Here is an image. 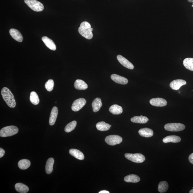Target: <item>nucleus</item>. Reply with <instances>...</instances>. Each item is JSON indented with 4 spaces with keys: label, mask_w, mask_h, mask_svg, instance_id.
Instances as JSON below:
<instances>
[{
    "label": "nucleus",
    "mask_w": 193,
    "mask_h": 193,
    "mask_svg": "<svg viewBox=\"0 0 193 193\" xmlns=\"http://www.w3.org/2000/svg\"><path fill=\"white\" fill-rule=\"evenodd\" d=\"M54 163V160L52 158H49L47 161L45 165V171L47 174H50L52 172Z\"/></svg>",
    "instance_id": "obj_25"
},
{
    "label": "nucleus",
    "mask_w": 193,
    "mask_h": 193,
    "mask_svg": "<svg viewBox=\"0 0 193 193\" xmlns=\"http://www.w3.org/2000/svg\"><path fill=\"white\" fill-rule=\"evenodd\" d=\"M69 153L71 155L79 160H82L84 158V155L82 152L75 149H71L69 150Z\"/></svg>",
    "instance_id": "obj_17"
},
{
    "label": "nucleus",
    "mask_w": 193,
    "mask_h": 193,
    "mask_svg": "<svg viewBox=\"0 0 193 193\" xmlns=\"http://www.w3.org/2000/svg\"><path fill=\"white\" fill-rule=\"evenodd\" d=\"M140 178L139 176L135 175H130L125 176L124 178V181L127 182H132V183H137L140 181Z\"/></svg>",
    "instance_id": "obj_26"
},
{
    "label": "nucleus",
    "mask_w": 193,
    "mask_h": 193,
    "mask_svg": "<svg viewBox=\"0 0 193 193\" xmlns=\"http://www.w3.org/2000/svg\"><path fill=\"white\" fill-rule=\"evenodd\" d=\"M15 189L18 192L21 193H26L29 190V188L24 184L18 183L15 184Z\"/></svg>",
    "instance_id": "obj_23"
},
{
    "label": "nucleus",
    "mask_w": 193,
    "mask_h": 193,
    "mask_svg": "<svg viewBox=\"0 0 193 193\" xmlns=\"http://www.w3.org/2000/svg\"><path fill=\"white\" fill-rule=\"evenodd\" d=\"M102 106L101 100L100 98H96L92 103V107L94 112H97L100 110Z\"/></svg>",
    "instance_id": "obj_20"
},
{
    "label": "nucleus",
    "mask_w": 193,
    "mask_h": 193,
    "mask_svg": "<svg viewBox=\"0 0 193 193\" xmlns=\"http://www.w3.org/2000/svg\"><path fill=\"white\" fill-rule=\"evenodd\" d=\"M117 58L119 62L125 68L130 70H133L134 69V66L132 64L123 56L118 55Z\"/></svg>",
    "instance_id": "obj_10"
},
{
    "label": "nucleus",
    "mask_w": 193,
    "mask_h": 193,
    "mask_svg": "<svg viewBox=\"0 0 193 193\" xmlns=\"http://www.w3.org/2000/svg\"><path fill=\"white\" fill-rule=\"evenodd\" d=\"M86 100L84 98H80L74 101L72 106V109L74 112L78 111L85 105Z\"/></svg>",
    "instance_id": "obj_8"
},
{
    "label": "nucleus",
    "mask_w": 193,
    "mask_h": 193,
    "mask_svg": "<svg viewBox=\"0 0 193 193\" xmlns=\"http://www.w3.org/2000/svg\"><path fill=\"white\" fill-rule=\"evenodd\" d=\"M1 94L3 100L10 108H14L16 105L15 97L11 91L7 87L3 88L1 90Z\"/></svg>",
    "instance_id": "obj_1"
},
{
    "label": "nucleus",
    "mask_w": 193,
    "mask_h": 193,
    "mask_svg": "<svg viewBox=\"0 0 193 193\" xmlns=\"http://www.w3.org/2000/svg\"><path fill=\"white\" fill-rule=\"evenodd\" d=\"M24 1L26 4L34 11L41 12L44 10L43 4L36 0H24Z\"/></svg>",
    "instance_id": "obj_4"
},
{
    "label": "nucleus",
    "mask_w": 193,
    "mask_h": 193,
    "mask_svg": "<svg viewBox=\"0 0 193 193\" xmlns=\"http://www.w3.org/2000/svg\"><path fill=\"white\" fill-rule=\"evenodd\" d=\"M93 31L91 28V24L87 22H84L81 23L79 28V32L82 36L88 40H91L93 37Z\"/></svg>",
    "instance_id": "obj_2"
},
{
    "label": "nucleus",
    "mask_w": 193,
    "mask_h": 193,
    "mask_svg": "<svg viewBox=\"0 0 193 193\" xmlns=\"http://www.w3.org/2000/svg\"><path fill=\"white\" fill-rule=\"evenodd\" d=\"M5 151L3 149L0 148V158L2 157L5 155Z\"/></svg>",
    "instance_id": "obj_33"
},
{
    "label": "nucleus",
    "mask_w": 193,
    "mask_h": 193,
    "mask_svg": "<svg viewBox=\"0 0 193 193\" xmlns=\"http://www.w3.org/2000/svg\"><path fill=\"white\" fill-rule=\"evenodd\" d=\"M111 79L114 82L121 84H126L128 80L126 78L116 74H113L111 76Z\"/></svg>",
    "instance_id": "obj_12"
},
{
    "label": "nucleus",
    "mask_w": 193,
    "mask_h": 193,
    "mask_svg": "<svg viewBox=\"0 0 193 193\" xmlns=\"http://www.w3.org/2000/svg\"><path fill=\"white\" fill-rule=\"evenodd\" d=\"M31 162L26 159H23L19 161L18 163L19 169L24 170L28 169L31 165Z\"/></svg>",
    "instance_id": "obj_27"
},
{
    "label": "nucleus",
    "mask_w": 193,
    "mask_h": 193,
    "mask_svg": "<svg viewBox=\"0 0 193 193\" xmlns=\"http://www.w3.org/2000/svg\"><path fill=\"white\" fill-rule=\"evenodd\" d=\"M58 114V109L56 106L53 108L51 111L50 118H49V123L51 125H54L56 123Z\"/></svg>",
    "instance_id": "obj_15"
},
{
    "label": "nucleus",
    "mask_w": 193,
    "mask_h": 193,
    "mask_svg": "<svg viewBox=\"0 0 193 193\" xmlns=\"http://www.w3.org/2000/svg\"><path fill=\"white\" fill-rule=\"evenodd\" d=\"M10 33L14 40L19 42H22L23 37L20 32L15 29H11L10 30Z\"/></svg>",
    "instance_id": "obj_13"
},
{
    "label": "nucleus",
    "mask_w": 193,
    "mask_h": 193,
    "mask_svg": "<svg viewBox=\"0 0 193 193\" xmlns=\"http://www.w3.org/2000/svg\"><path fill=\"white\" fill-rule=\"evenodd\" d=\"M166 130L171 132H178L183 131L185 128V125L181 123H170L164 125Z\"/></svg>",
    "instance_id": "obj_6"
},
{
    "label": "nucleus",
    "mask_w": 193,
    "mask_h": 193,
    "mask_svg": "<svg viewBox=\"0 0 193 193\" xmlns=\"http://www.w3.org/2000/svg\"><path fill=\"white\" fill-rule=\"evenodd\" d=\"M181 141V139L178 136L171 135L167 136L163 139L164 143L172 142L176 143L179 142Z\"/></svg>",
    "instance_id": "obj_19"
},
{
    "label": "nucleus",
    "mask_w": 193,
    "mask_h": 193,
    "mask_svg": "<svg viewBox=\"0 0 193 193\" xmlns=\"http://www.w3.org/2000/svg\"><path fill=\"white\" fill-rule=\"evenodd\" d=\"M74 86L76 89L79 90H85L88 87L87 84L81 79L76 80L74 82Z\"/></svg>",
    "instance_id": "obj_16"
},
{
    "label": "nucleus",
    "mask_w": 193,
    "mask_h": 193,
    "mask_svg": "<svg viewBox=\"0 0 193 193\" xmlns=\"http://www.w3.org/2000/svg\"><path fill=\"white\" fill-rule=\"evenodd\" d=\"M110 112L113 114H120L123 112V108L117 104H113L109 109Z\"/></svg>",
    "instance_id": "obj_21"
},
{
    "label": "nucleus",
    "mask_w": 193,
    "mask_h": 193,
    "mask_svg": "<svg viewBox=\"0 0 193 193\" xmlns=\"http://www.w3.org/2000/svg\"><path fill=\"white\" fill-rule=\"evenodd\" d=\"M150 103L152 106L156 107H164L167 104V101L163 98H161L151 99L150 101Z\"/></svg>",
    "instance_id": "obj_9"
},
{
    "label": "nucleus",
    "mask_w": 193,
    "mask_h": 193,
    "mask_svg": "<svg viewBox=\"0 0 193 193\" xmlns=\"http://www.w3.org/2000/svg\"><path fill=\"white\" fill-rule=\"evenodd\" d=\"M189 161L193 164V153L190 154L189 157Z\"/></svg>",
    "instance_id": "obj_34"
},
{
    "label": "nucleus",
    "mask_w": 193,
    "mask_h": 193,
    "mask_svg": "<svg viewBox=\"0 0 193 193\" xmlns=\"http://www.w3.org/2000/svg\"><path fill=\"white\" fill-rule=\"evenodd\" d=\"M18 131V127L14 125L4 127L0 131V136L2 137H10L16 134Z\"/></svg>",
    "instance_id": "obj_3"
},
{
    "label": "nucleus",
    "mask_w": 193,
    "mask_h": 193,
    "mask_svg": "<svg viewBox=\"0 0 193 193\" xmlns=\"http://www.w3.org/2000/svg\"><path fill=\"white\" fill-rule=\"evenodd\" d=\"M105 141L108 145L114 146L121 143L123 141V138L118 135H110L106 137Z\"/></svg>",
    "instance_id": "obj_7"
},
{
    "label": "nucleus",
    "mask_w": 193,
    "mask_h": 193,
    "mask_svg": "<svg viewBox=\"0 0 193 193\" xmlns=\"http://www.w3.org/2000/svg\"><path fill=\"white\" fill-rule=\"evenodd\" d=\"M77 124V122L75 121L70 122L65 127V131L67 133L72 131L76 128Z\"/></svg>",
    "instance_id": "obj_31"
},
{
    "label": "nucleus",
    "mask_w": 193,
    "mask_h": 193,
    "mask_svg": "<svg viewBox=\"0 0 193 193\" xmlns=\"http://www.w3.org/2000/svg\"><path fill=\"white\" fill-rule=\"evenodd\" d=\"M30 100L32 103L36 105L39 103L40 99L37 94L34 91L32 92L30 94Z\"/></svg>",
    "instance_id": "obj_29"
},
{
    "label": "nucleus",
    "mask_w": 193,
    "mask_h": 193,
    "mask_svg": "<svg viewBox=\"0 0 193 193\" xmlns=\"http://www.w3.org/2000/svg\"><path fill=\"white\" fill-rule=\"evenodd\" d=\"M140 135L145 137H150L153 135V131L150 128H145L141 129L139 131Z\"/></svg>",
    "instance_id": "obj_18"
},
{
    "label": "nucleus",
    "mask_w": 193,
    "mask_h": 193,
    "mask_svg": "<svg viewBox=\"0 0 193 193\" xmlns=\"http://www.w3.org/2000/svg\"><path fill=\"white\" fill-rule=\"evenodd\" d=\"M192 7H193V4H192Z\"/></svg>",
    "instance_id": "obj_38"
},
{
    "label": "nucleus",
    "mask_w": 193,
    "mask_h": 193,
    "mask_svg": "<svg viewBox=\"0 0 193 193\" xmlns=\"http://www.w3.org/2000/svg\"><path fill=\"white\" fill-rule=\"evenodd\" d=\"M186 82L183 79H176L171 82L170 86L172 89L175 90H178L182 86L186 84Z\"/></svg>",
    "instance_id": "obj_11"
},
{
    "label": "nucleus",
    "mask_w": 193,
    "mask_h": 193,
    "mask_svg": "<svg viewBox=\"0 0 193 193\" xmlns=\"http://www.w3.org/2000/svg\"><path fill=\"white\" fill-rule=\"evenodd\" d=\"M189 193H193V189H191V190L190 191H189Z\"/></svg>",
    "instance_id": "obj_37"
},
{
    "label": "nucleus",
    "mask_w": 193,
    "mask_h": 193,
    "mask_svg": "<svg viewBox=\"0 0 193 193\" xmlns=\"http://www.w3.org/2000/svg\"><path fill=\"white\" fill-rule=\"evenodd\" d=\"M131 121L132 123H148L149 119L146 117L141 116H134L131 118Z\"/></svg>",
    "instance_id": "obj_22"
},
{
    "label": "nucleus",
    "mask_w": 193,
    "mask_h": 193,
    "mask_svg": "<svg viewBox=\"0 0 193 193\" xmlns=\"http://www.w3.org/2000/svg\"><path fill=\"white\" fill-rule=\"evenodd\" d=\"M169 188V185L166 181H163L160 182L158 186V189L160 193L165 192Z\"/></svg>",
    "instance_id": "obj_30"
},
{
    "label": "nucleus",
    "mask_w": 193,
    "mask_h": 193,
    "mask_svg": "<svg viewBox=\"0 0 193 193\" xmlns=\"http://www.w3.org/2000/svg\"><path fill=\"white\" fill-rule=\"evenodd\" d=\"M96 127L97 130L102 131H104L109 130L111 128V125L103 121H101L97 123Z\"/></svg>",
    "instance_id": "obj_24"
},
{
    "label": "nucleus",
    "mask_w": 193,
    "mask_h": 193,
    "mask_svg": "<svg viewBox=\"0 0 193 193\" xmlns=\"http://www.w3.org/2000/svg\"><path fill=\"white\" fill-rule=\"evenodd\" d=\"M99 193H109V191L106 190H103L100 191Z\"/></svg>",
    "instance_id": "obj_35"
},
{
    "label": "nucleus",
    "mask_w": 193,
    "mask_h": 193,
    "mask_svg": "<svg viewBox=\"0 0 193 193\" xmlns=\"http://www.w3.org/2000/svg\"><path fill=\"white\" fill-rule=\"evenodd\" d=\"M184 66L186 68L191 71H193V58H186L183 61Z\"/></svg>",
    "instance_id": "obj_28"
},
{
    "label": "nucleus",
    "mask_w": 193,
    "mask_h": 193,
    "mask_svg": "<svg viewBox=\"0 0 193 193\" xmlns=\"http://www.w3.org/2000/svg\"><path fill=\"white\" fill-rule=\"evenodd\" d=\"M125 156L128 160L136 163H141L145 160L144 156L141 153H125Z\"/></svg>",
    "instance_id": "obj_5"
},
{
    "label": "nucleus",
    "mask_w": 193,
    "mask_h": 193,
    "mask_svg": "<svg viewBox=\"0 0 193 193\" xmlns=\"http://www.w3.org/2000/svg\"><path fill=\"white\" fill-rule=\"evenodd\" d=\"M190 3H193V0H187Z\"/></svg>",
    "instance_id": "obj_36"
},
{
    "label": "nucleus",
    "mask_w": 193,
    "mask_h": 193,
    "mask_svg": "<svg viewBox=\"0 0 193 193\" xmlns=\"http://www.w3.org/2000/svg\"><path fill=\"white\" fill-rule=\"evenodd\" d=\"M54 80H52V79H49L45 83V85L46 89L49 92H51L52 91L53 89H54Z\"/></svg>",
    "instance_id": "obj_32"
},
{
    "label": "nucleus",
    "mask_w": 193,
    "mask_h": 193,
    "mask_svg": "<svg viewBox=\"0 0 193 193\" xmlns=\"http://www.w3.org/2000/svg\"><path fill=\"white\" fill-rule=\"evenodd\" d=\"M42 40L46 46L48 48L52 51H55L56 50V45L52 40L46 36L42 37Z\"/></svg>",
    "instance_id": "obj_14"
}]
</instances>
